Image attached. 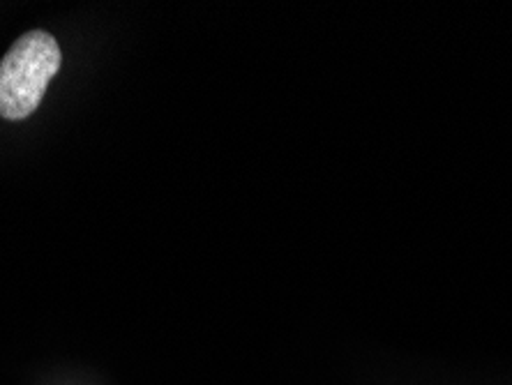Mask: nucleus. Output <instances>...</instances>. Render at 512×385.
I'll use <instances>...</instances> for the list:
<instances>
[{
    "label": "nucleus",
    "instance_id": "nucleus-1",
    "mask_svg": "<svg viewBox=\"0 0 512 385\" xmlns=\"http://www.w3.org/2000/svg\"><path fill=\"white\" fill-rule=\"evenodd\" d=\"M63 65L56 37L28 30L0 60V118L26 120L40 107L49 83Z\"/></svg>",
    "mask_w": 512,
    "mask_h": 385
}]
</instances>
